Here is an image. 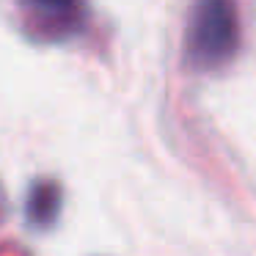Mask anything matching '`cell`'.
<instances>
[{
	"label": "cell",
	"mask_w": 256,
	"mask_h": 256,
	"mask_svg": "<svg viewBox=\"0 0 256 256\" xmlns=\"http://www.w3.org/2000/svg\"><path fill=\"white\" fill-rule=\"evenodd\" d=\"M91 12L83 3H22L20 28L30 42L61 44L88 30Z\"/></svg>",
	"instance_id": "obj_2"
},
{
	"label": "cell",
	"mask_w": 256,
	"mask_h": 256,
	"mask_svg": "<svg viewBox=\"0 0 256 256\" xmlns=\"http://www.w3.org/2000/svg\"><path fill=\"white\" fill-rule=\"evenodd\" d=\"M242 47L240 12L228 0H201L184 25V64L193 72H218L237 58Z\"/></svg>",
	"instance_id": "obj_1"
},
{
	"label": "cell",
	"mask_w": 256,
	"mask_h": 256,
	"mask_svg": "<svg viewBox=\"0 0 256 256\" xmlns=\"http://www.w3.org/2000/svg\"><path fill=\"white\" fill-rule=\"evenodd\" d=\"M6 196H3V188H0V223H3V218H6Z\"/></svg>",
	"instance_id": "obj_4"
},
{
	"label": "cell",
	"mask_w": 256,
	"mask_h": 256,
	"mask_svg": "<svg viewBox=\"0 0 256 256\" xmlns=\"http://www.w3.org/2000/svg\"><path fill=\"white\" fill-rule=\"evenodd\" d=\"M64 210V188L58 179L42 176L30 182L28 193H25V220L36 232H47L58 223Z\"/></svg>",
	"instance_id": "obj_3"
}]
</instances>
